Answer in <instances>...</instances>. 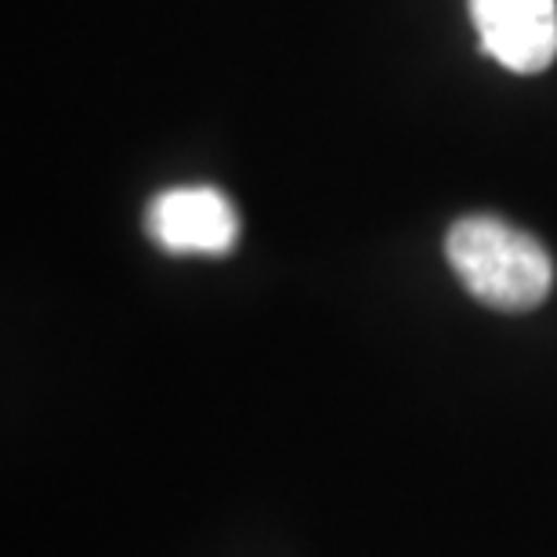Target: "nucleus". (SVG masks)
I'll list each match as a JSON object with an SVG mask.
<instances>
[{
  "label": "nucleus",
  "instance_id": "1",
  "mask_svg": "<svg viewBox=\"0 0 557 557\" xmlns=\"http://www.w3.org/2000/svg\"><path fill=\"white\" fill-rule=\"evenodd\" d=\"M445 258L467 294L496 311L536 308L554 286L550 253L529 232L493 214L456 221L445 236Z\"/></svg>",
  "mask_w": 557,
  "mask_h": 557
},
{
  "label": "nucleus",
  "instance_id": "2",
  "mask_svg": "<svg viewBox=\"0 0 557 557\" xmlns=\"http://www.w3.org/2000/svg\"><path fill=\"white\" fill-rule=\"evenodd\" d=\"M145 232L166 253L221 258L239 243V214L221 188L182 185L152 199L145 210Z\"/></svg>",
  "mask_w": 557,
  "mask_h": 557
},
{
  "label": "nucleus",
  "instance_id": "3",
  "mask_svg": "<svg viewBox=\"0 0 557 557\" xmlns=\"http://www.w3.org/2000/svg\"><path fill=\"white\" fill-rule=\"evenodd\" d=\"M482 48L510 73H543L557 54V0H467Z\"/></svg>",
  "mask_w": 557,
  "mask_h": 557
}]
</instances>
